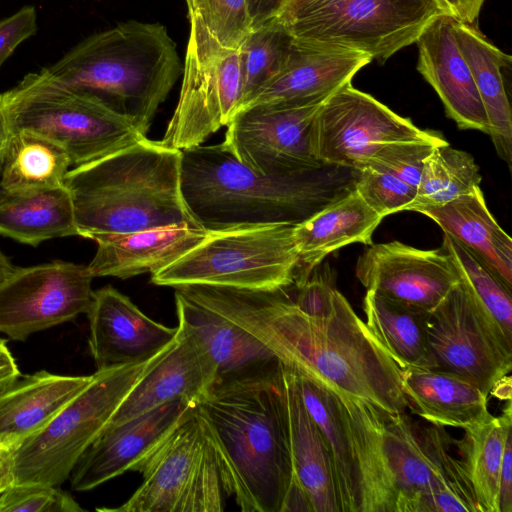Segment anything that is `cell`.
Listing matches in <instances>:
<instances>
[{"label": "cell", "instance_id": "f907efd6", "mask_svg": "<svg viewBox=\"0 0 512 512\" xmlns=\"http://www.w3.org/2000/svg\"><path fill=\"white\" fill-rule=\"evenodd\" d=\"M13 447L0 444V494L14 483Z\"/></svg>", "mask_w": 512, "mask_h": 512}, {"label": "cell", "instance_id": "681fc988", "mask_svg": "<svg viewBox=\"0 0 512 512\" xmlns=\"http://www.w3.org/2000/svg\"><path fill=\"white\" fill-rule=\"evenodd\" d=\"M253 27L275 17L284 0H248Z\"/></svg>", "mask_w": 512, "mask_h": 512}, {"label": "cell", "instance_id": "6da1fadb", "mask_svg": "<svg viewBox=\"0 0 512 512\" xmlns=\"http://www.w3.org/2000/svg\"><path fill=\"white\" fill-rule=\"evenodd\" d=\"M175 290L250 333L285 366L386 412L409 409L401 369L338 290L321 316L302 312L284 288L184 285Z\"/></svg>", "mask_w": 512, "mask_h": 512}, {"label": "cell", "instance_id": "b9f144b4", "mask_svg": "<svg viewBox=\"0 0 512 512\" xmlns=\"http://www.w3.org/2000/svg\"><path fill=\"white\" fill-rule=\"evenodd\" d=\"M443 144L427 141H401L381 146L364 163L369 167L393 175L417 188L425 159L431 151ZM361 169V168H360Z\"/></svg>", "mask_w": 512, "mask_h": 512}, {"label": "cell", "instance_id": "db71d44e", "mask_svg": "<svg viewBox=\"0 0 512 512\" xmlns=\"http://www.w3.org/2000/svg\"><path fill=\"white\" fill-rule=\"evenodd\" d=\"M510 378L507 376L502 377L499 379L493 388L491 389L490 393L494 396L498 397L499 399L509 400L511 399V383Z\"/></svg>", "mask_w": 512, "mask_h": 512}, {"label": "cell", "instance_id": "ffe728a7", "mask_svg": "<svg viewBox=\"0 0 512 512\" xmlns=\"http://www.w3.org/2000/svg\"><path fill=\"white\" fill-rule=\"evenodd\" d=\"M86 314L97 369L144 361L169 346L178 331L149 318L112 286L94 291Z\"/></svg>", "mask_w": 512, "mask_h": 512}, {"label": "cell", "instance_id": "8d00e7d4", "mask_svg": "<svg viewBox=\"0 0 512 512\" xmlns=\"http://www.w3.org/2000/svg\"><path fill=\"white\" fill-rule=\"evenodd\" d=\"M480 183L472 155L449 143L439 145L425 159L415 198L405 211L446 204L473 192Z\"/></svg>", "mask_w": 512, "mask_h": 512}, {"label": "cell", "instance_id": "1f68e13d", "mask_svg": "<svg viewBox=\"0 0 512 512\" xmlns=\"http://www.w3.org/2000/svg\"><path fill=\"white\" fill-rule=\"evenodd\" d=\"M0 235L32 246L53 238L78 236L71 191L66 185L31 193L0 189Z\"/></svg>", "mask_w": 512, "mask_h": 512}, {"label": "cell", "instance_id": "484cf974", "mask_svg": "<svg viewBox=\"0 0 512 512\" xmlns=\"http://www.w3.org/2000/svg\"><path fill=\"white\" fill-rule=\"evenodd\" d=\"M409 409L437 426L469 429L492 417L488 394L468 380L438 368L401 369Z\"/></svg>", "mask_w": 512, "mask_h": 512}, {"label": "cell", "instance_id": "7c38bea8", "mask_svg": "<svg viewBox=\"0 0 512 512\" xmlns=\"http://www.w3.org/2000/svg\"><path fill=\"white\" fill-rule=\"evenodd\" d=\"M190 35L178 103L160 142L185 150L227 126L238 111L242 74L238 58L209 34L189 11Z\"/></svg>", "mask_w": 512, "mask_h": 512}, {"label": "cell", "instance_id": "816d5d0a", "mask_svg": "<svg viewBox=\"0 0 512 512\" xmlns=\"http://www.w3.org/2000/svg\"><path fill=\"white\" fill-rule=\"evenodd\" d=\"M11 135L12 130L6 111L5 96L2 93L0 94V173Z\"/></svg>", "mask_w": 512, "mask_h": 512}, {"label": "cell", "instance_id": "3957f363", "mask_svg": "<svg viewBox=\"0 0 512 512\" xmlns=\"http://www.w3.org/2000/svg\"><path fill=\"white\" fill-rule=\"evenodd\" d=\"M181 150L147 137L98 160L73 167L65 185L73 195L78 236L126 234L189 223L181 189Z\"/></svg>", "mask_w": 512, "mask_h": 512}, {"label": "cell", "instance_id": "5bb4252c", "mask_svg": "<svg viewBox=\"0 0 512 512\" xmlns=\"http://www.w3.org/2000/svg\"><path fill=\"white\" fill-rule=\"evenodd\" d=\"M428 342L437 368L454 373L489 394L512 368L509 344L460 278L427 315Z\"/></svg>", "mask_w": 512, "mask_h": 512}, {"label": "cell", "instance_id": "d4e9b609", "mask_svg": "<svg viewBox=\"0 0 512 512\" xmlns=\"http://www.w3.org/2000/svg\"><path fill=\"white\" fill-rule=\"evenodd\" d=\"M382 220L352 189L297 223L294 239L299 261L294 284L302 285L330 253L353 243L372 244Z\"/></svg>", "mask_w": 512, "mask_h": 512}, {"label": "cell", "instance_id": "ee69618b", "mask_svg": "<svg viewBox=\"0 0 512 512\" xmlns=\"http://www.w3.org/2000/svg\"><path fill=\"white\" fill-rule=\"evenodd\" d=\"M36 30L37 17L33 6L23 7L0 21V67L16 47L35 34Z\"/></svg>", "mask_w": 512, "mask_h": 512}, {"label": "cell", "instance_id": "44dd1931", "mask_svg": "<svg viewBox=\"0 0 512 512\" xmlns=\"http://www.w3.org/2000/svg\"><path fill=\"white\" fill-rule=\"evenodd\" d=\"M371 61L370 56L358 51L294 42L283 68L242 109L262 104L322 103L351 83L355 74Z\"/></svg>", "mask_w": 512, "mask_h": 512}, {"label": "cell", "instance_id": "8992f818", "mask_svg": "<svg viewBox=\"0 0 512 512\" xmlns=\"http://www.w3.org/2000/svg\"><path fill=\"white\" fill-rule=\"evenodd\" d=\"M4 96L12 132L29 130L58 142L73 167L146 138L132 120L99 99L60 83L45 69L27 74Z\"/></svg>", "mask_w": 512, "mask_h": 512}, {"label": "cell", "instance_id": "cb8c5ba5", "mask_svg": "<svg viewBox=\"0 0 512 512\" xmlns=\"http://www.w3.org/2000/svg\"><path fill=\"white\" fill-rule=\"evenodd\" d=\"M280 364L293 475L307 493L313 512H342L328 446L303 402L293 370Z\"/></svg>", "mask_w": 512, "mask_h": 512}, {"label": "cell", "instance_id": "9f6ffc18", "mask_svg": "<svg viewBox=\"0 0 512 512\" xmlns=\"http://www.w3.org/2000/svg\"><path fill=\"white\" fill-rule=\"evenodd\" d=\"M190 2V0H186V3L188 4Z\"/></svg>", "mask_w": 512, "mask_h": 512}, {"label": "cell", "instance_id": "4fadbf2b", "mask_svg": "<svg viewBox=\"0 0 512 512\" xmlns=\"http://www.w3.org/2000/svg\"><path fill=\"white\" fill-rule=\"evenodd\" d=\"M401 141L448 143L441 134L418 128L370 94L344 85L319 107L311 144L322 165L359 170L381 146Z\"/></svg>", "mask_w": 512, "mask_h": 512}, {"label": "cell", "instance_id": "f6af8a7d", "mask_svg": "<svg viewBox=\"0 0 512 512\" xmlns=\"http://www.w3.org/2000/svg\"><path fill=\"white\" fill-rule=\"evenodd\" d=\"M441 14L456 22L477 25L486 0H434Z\"/></svg>", "mask_w": 512, "mask_h": 512}, {"label": "cell", "instance_id": "bcb514c9", "mask_svg": "<svg viewBox=\"0 0 512 512\" xmlns=\"http://www.w3.org/2000/svg\"><path fill=\"white\" fill-rule=\"evenodd\" d=\"M498 512H512V429L505 440L500 470Z\"/></svg>", "mask_w": 512, "mask_h": 512}, {"label": "cell", "instance_id": "d6a6232c", "mask_svg": "<svg viewBox=\"0 0 512 512\" xmlns=\"http://www.w3.org/2000/svg\"><path fill=\"white\" fill-rule=\"evenodd\" d=\"M363 311L368 330L400 369L437 368L428 342V313L372 290H366Z\"/></svg>", "mask_w": 512, "mask_h": 512}, {"label": "cell", "instance_id": "7a4b0ae2", "mask_svg": "<svg viewBox=\"0 0 512 512\" xmlns=\"http://www.w3.org/2000/svg\"><path fill=\"white\" fill-rule=\"evenodd\" d=\"M227 496L243 512H281L293 477L280 362L217 381L194 404Z\"/></svg>", "mask_w": 512, "mask_h": 512}, {"label": "cell", "instance_id": "836d02e7", "mask_svg": "<svg viewBox=\"0 0 512 512\" xmlns=\"http://www.w3.org/2000/svg\"><path fill=\"white\" fill-rule=\"evenodd\" d=\"M72 166L58 142L29 130L13 131L0 173V189L31 193L65 186Z\"/></svg>", "mask_w": 512, "mask_h": 512}, {"label": "cell", "instance_id": "5b68a950", "mask_svg": "<svg viewBox=\"0 0 512 512\" xmlns=\"http://www.w3.org/2000/svg\"><path fill=\"white\" fill-rule=\"evenodd\" d=\"M181 152L183 199L197 224L207 230L297 224L324 200L323 184L309 174L257 173L222 143Z\"/></svg>", "mask_w": 512, "mask_h": 512}, {"label": "cell", "instance_id": "9a60e30c", "mask_svg": "<svg viewBox=\"0 0 512 512\" xmlns=\"http://www.w3.org/2000/svg\"><path fill=\"white\" fill-rule=\"evenodd\" d=\"M93 278L87 266L72 262L15 268L0 285V332L24 341L87 313Z\"/></svg>", "mask_w": 512, "mask_h": 512}, {"label": "cell", "instance_id": "e0dca14e", "mask_svg": "<svg viewBox=\"0 0 512 512\" xmlns=\"http://www.w3.org/2000/svg\"><path fill=\"white\" fill-rule=\"evenodd\" d=\"M355 273L366 290L424 313L435 309L460 280L441 247L424 250L399 241L370 244Z\"/></svg>", "mask_w": 512, "mask_h": 512}, {"label": "cell", "instance_id": "7402d4cb", "mask_svg": "<svg viewBox=\"0 0 512 512\" xmlns=\"http://www.w3.org/2000/svg\"><path fill=\"white\" fill-rule=\"evenodd\" d=\"M417 70L436 91L460 129L489 134L488 119L469 66L456 41L453 19L439 14L416 41Z\"/></svg>", "mask_w": 512, "mask_h": 512}, {"label": "cell", "instance_id": "d590c367", "mask_svg": "<svg viewBox=\"0 0 512 512\" xmlns=\"http://www.w3.org/2000/svg\"><path fill=\"white\" fill-rule=\"evenodd\" d=\"M512 428L511 399L502 415L465 430L454 440L472 484L480 512H498L500 470L506 435Z\"/></svg>", "mask_w": 512, "mask_h": 512}, {"label": "cell", "instance_id": "c3c4849f", "mask_svg": "<svg viewBox=\"0 0 512 512\" xmlns=\"http://www.w3.org/2000/svg\"><path fill=\"white\" fill-rule=\"evenodd\" d=\"M292 511L313 512V507L307 493L294 475L281 507V512Z\"/></svg>", "mask_w": 512, "mask_h": 512}, {"label": "cell", "instance_id": "60d3db41", "mask_svg": "<svg viewBox=\"0 0 512 512\" xmlns=\"http://www.w3.org/2000/svg\"><path fill=\"white\" fill-rule=\"evenodd\" d=\"M354 189L364 202L383 218L405 209L412 203L416 188L393 175L369 167L361 168Z\"/></svg>", "mask_w": 512, "mask_h": 512}, {"label": "cell", "instance_id": "277c9868", "mask_svg": "<svg viewBox=\"0 0 512 512\" xmlns=\"http://www.w3.org/2000/svg\"><path fill=\"white\" fill-rule=\"evenodd\" d=\"M44 69L129 118L144 135L183 73L166 27L136 20L86 38Z\"/></svg>", "mask_w": 512, "mask_h": 512}, {"label": "cell", "instance_id": "d6986e66", "mask_svg": "<svg viewBox=\"0 0 512 512\" xmlns=\"http://www.w3.org/2000/svg\"><path fill=\"white\" fill-rule=\"evenodd\" d=\"M193 405L173 401L124 423L105 426L73 467L69 476L72 489L89 491L133 471Z\"/></svg>", "mask_w": 512, "mask_h": 512}, {"label": "cell", "instance_id": "4316f807", "mask_svg": "<svg viewBox=\"0 0 512 512\" xmlns=\"http://www.w3.org/2000/svg\"><path fill=\"white\" fill-rule=\"evenodd\" d=\"M38 371L0 394V444L14 449L42 429L92 380Z\"/></svg>", "mask_w": 512, "mask_h": 512}, {"label": "cell", "instance_id": "7bdbcfd3", "mask_svg": "<svg viewBox=\"0 0 512 512\" xmlns=\"http://www.w3.org/2000/svg\"><path fill=\"white\" fill-rule=\"evenodd\" d=\"M83 512L79 503L58 486L13 483L0 494V512Z\"/></svg>", "mask_w": 512, "mask_h": 512}, {"label": "cell", "instance_id": "f546056e", "mask_svg": "<svg viewBox=\"0 0 512 512\" xmlns=\"http://www.w3.org/2000/svg\"><path fill=\"white\" fill-rule=\"evenodd\" d=\"M178 321L193 329L215 360L218 381L258 373L279 363L250 333L175 290Z\"/></svg>", "mask_w": 512, "mask_h": 512}, {"label": "cell", "instance_id": "ab89813d", "mask_svg": "<svg viewBox=\"0 0 512 512\" xmlns=\"http://www.w3.org/2000/svg\"><path fill=\"white\" fill-rule=\"evenodd\" d=\"M187 6L226 49H238L253 28L248 0H190Z\"/></svg>", "mask_w": 512, "mask_h": 512}, {"label": "cell", "instance_id": "7dc6e473", "mask_svg": "<svg viewBox=\"0 0 512 512\" xmlns=\"http://www.w3.org/2000/svg\"><path fill=\"white\" fill-rule=\"evenodd\" d=\"M21 377L15 358L7 346V340L0 337V394Z\"/></svg>", "mask_w": 512, "mask_h": 512}, {"label": "cell", "instance_id": "f35d334b", "mask_svg": "<svg viewBox=\"0 0 512 512\" xmlns=\"http://www.w3.org/2000/svg\"><path fill=\"white\" fill-rule=\"evenodd\" d=\"M441 248L450 257L460 278L485 308L505 340L512 345L511 288L479 256L447 234H444Z\"/></svg>", "mask_w": 512, "mask_h": 512}, {"label": "cell", "instance_id": "2e32d148", "mask_svg": "<svg viewBox=\"0 0 512 512\" xmlns=\"http://www.w3.org/2000/svg\"><path fill=\"white\" fill-rule=\"evenodd\" d=\"M322 103L246 107L226 126L222 144L257 173L310 174L323 166L315 158L311 144L312 123Z\"/></svg>", "mask_w": 512, "mask_h": 512}, {"label": "cell", "instance_id": "603a6c76", "mask_svg": "<svg viewBox=\"0 0 512 512\" xmlns=\"http://www.w3.org/2000/svg\"><path fill=\"white\" fill-rule=\"evenodd\" d=\"M209 234L189 223L156 227L126 234H98L96 253L87 265L93 277L127 279L156 273L170 265Z\"/></svg>", "mask_w": 512, "mask_h": 512}, {"label": "cell", "instance_id": "4dcf8cb0", "mask_svg": "<svg viewBox=\"0 0 512 512\" xmlns=\"http://www.w3.org/2000/svg\"><path fill=\"white\" fill-rule=\"evenodd\" d=\"M479 256L512 289V240L490 213L481 188L440 206L417 208Z\"/></svg>", "mask_w": 512, "mask_h": 512}, {"label": "cell", "instance_id": "52a82bcc", "mask_svg": "<svg viewBox=\"0 0 512 512\" xmlns=\"http://www.w3.org/2000/svg\"><path fill=\"white\" fill-rule=\"evenodd\" d=\"M172 343L144 361L97 369L87 386L13 450L14 483L60 487L68 480L83 452Z\"/></svg>", "mask_w": 512, "mask_h": 512}, {"label": "cell", "instance_id": "30bf717a", "mask_svg": "<svg viewBox=\"0 0 512 512\" xmlns=\"http://www.w3.org/2000/svg\"><path fill=\"white\" fill-rule=\"evenodd\" d=\"M143 482L114 512H221L227 496L215 448L193 405L133 469Z\"/></svg>", "mask_w": 512, "mask_h": 512}, {"label": "cell", "instance_id": "f1b7e54d", "mask_svg": "<svg viewBox=\"0 0 512 512\" xmlns=\"http://www.w3.org/2000/svg\"><path fill=\"white\" fill-rule=\"evenodd\" d=\"M292 370L303 402L330 451L342 512H366L362 476L339 396L324 383Z\"/></svg>", "mask_w": 512, "mask_h": 512}, {"label": "cell", "instance_id": "f5cc1de1", "mask_svg": "<svg viewBox=\"0 0 512 512\" xmlns=\"http://www.w3.org/2000/svg\"><path fill=\"white\" fill-rule=\"evenodd\" d=\"M333 0H284L277 17L292 14Z\"/></svg>", "mask_w": 512, "mask_h": 512}, {"label": "cell", "instance_id": "ba28073f", "mask_svg": "<svg viewBox=\"0 0 512 512\" xmlns=\"http://www.w3.org/2000/svg\"><path fill=\"white\" fill-rule=\"evenodd\" d=\"M292 223L209 230L182 257L151 274L157 286L211 285L241 289H286L299 261Z\"/></svg>", "mask_w": 512, "mask_h": 512}, {"label": "cell", "instance_id": "ac0fdd59", "mask_svg": "<svg viewBox=\"0 0 512 512\" xmlns=\"http://www.w3.org/2000/svg\"><path fill=\"white\" fill-rule=\"evenodd\" d=\"M164 356L134 386L105 426L124 423L173 401L195 404L217 381L215 360L196 332L178 321Z\"/></svg>", "mask_w": 512, "mask_h": 512}, {"label": "cell", "instance_id": "74e56055", "mask_svg": "<svg viewBox=\"0 0 512 512\" xmlns=\"http://www.w3.org/2000/svg\"><path fill=\"white\" fill-rule=\"evenodd\" d=\"M293 38L275 16L252 28L239 47L243 78L240 111L283 68Z\"/></svg>", "mask_w": 512, "mask_h": 512}, {"label": "cell", "instance_id": "e575fe53", "mask_svg": "<svg viewBox=\"0 0 512 512\" xmlns=\"http://www.w3.org/2000/svg\"><path fill=\"white\" fill-rule=\"evenodd\" d=\"M335 392L348 420L362 476L366 512H396L395 492L383 453L376 407Z\"/></svg>", "mask_w": 512, "mask_h": 512}, {"label": "cell", "instance_id": "83f0119b", "mask_svg": "<svg viewBox=\"0 0 512 512\" xmlns=\"http://www.w3.org/2000/svg\"><path fill=\"white\" fill-rule=\"evenodd\" d=\"M454 33L476 88L489 124V136L498 156L510 167L512 162V112L506 74L512 59L479 30L453 20Z\"/></svg>", "mask_w": 512, "mask_h": 512}, {"label": "cell", "instance_id": "11a10c76", "mask_svg": "<svg viewBox=\"0 0 512 512\" xmlns=\"http://www.w3.org/2000/svg\"><path fill=\"white\" fill-rule=\"evenodd\" d=\"M14 269L15 267L12 265L9 258L0 250V285L8 278Z\"/></svg>", "mask_w": 512, "mask_h": 512}, {"label": "cell", "instance_id": "8fae6325", "mask_svg": "<svg viewBox=\"0 0 512 512\" xmlns=\"http://www.w3.org/2000/svg\"><path fill=\"white\" fill-rule=\"evenodd\" d=\"M439 14L434 0H333L276 17L298 44L358 51L383 64Z\"/></svg>", "mask_w": 512, "mask_h": 512}, {"label": "cell", "instance_id": "9c48e42d", "mask_svg": "<svg viewBox=\"0 0 512 512\" xmlns=\"http://www.w3.org/2000/svg\"><path fill=\"white\" fill-rule=\"evenodd\" d=\"M396 512H480L461 458L442 426L376 407Z\"/></svg>", "mask_w": 512, "mask_h": 512}]
</instances>
